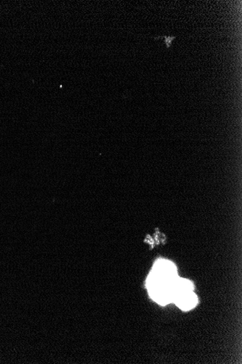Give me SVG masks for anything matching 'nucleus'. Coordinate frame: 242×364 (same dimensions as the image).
Wrapping results in <instances>:
<instances>
[{"mask_svg":"<svg viewBox=\"0 0 242 364\" xmlns=\"http://www.w3.org/2000/svg\"><path fill=\"white\" fill-rule=\"evenodd\" d=\"M154 39H162L164 40V42L166 44V47L167 49H169L170 47H171V44H172V42L173 41L174 39H175V37H167V36H162V37H153Z\"/></svg>","mask_w":242,"mask_h":364,"instance_id":"nucleus-2","label":"nucleus"},{"mask_svg":"<svg viewBox=\"0 0 242 364\" xmlns=\"http://www.w3.org/2000/svg\"><path fill=\"white\" fill-rule=\"evenodd\" d=\"M173 302L184 311H188L194 308L198 302V298L193 291H181L175 294Z\"/></svg>","mask_w":242,"mask_h":364,"instance_id":"nucleus-1","label":"nucleus"}]
</instances>
